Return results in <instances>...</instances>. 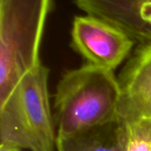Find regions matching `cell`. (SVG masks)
I'll list each match as a JSON object with an SVG mask.
<instances>
[{"label":"cell","mask_w":151,"mask_h":151,"mask_svg":"<svg viewBox=\"0 0 151 151\" xmlns=\"http://www.w3.org/2000/svg\"><path fill=\"white\" fill-rule=\"evenodd\" d=\"M71 36L73 49L85 64L111 71L129 58L136 43L119 28L88 14L74 18Z\"/></svg>","instance_id":"obj_4"},{"label":"cell","mask_w":151,"mask_h":151,"mask_svg":"<svg viewBox=\"0 0 151 151\" xmlns=\"http://www.w3.org/2000/svg\"><path fill=\"white\" fill-rule=\"evenodd\" d=\"M0 151H22V149L10 143L0 142Z\"/></svg>","instance_id":"obj_9"},{"label":"cell","mask_w":151,"mask_h":151,"mask_svg":"<svg viewBox=\"0 0 151 151\" xmlns=\"http://www.w3.org/2000/svg\"><path fill=\"white\" fill-rule=\"evenodd\" d=\"M87 14L126 32L136 43L151 41V0H75Z\"/></svg>","instance_id":"obj_6"},{"label":"cell","mask_w":151,"mask_h":151,"mask_svg":"<svg viewBox=\"0 0 151 151\" xmlns=\"http://www.w3.org/2000/svg\"><path fill=\"white\" fill-rule=\"evenodd\" d=\"M127 123L126 151H151V117Z\"/></svg>","instance_id":"obj_8"},{"label":"cell","mask_w":151,"mask_h":151,"mask_svg":"<svg viewBox=\"0 0 151 151\" xmlns=\"http://www.w3.org/2000/svg\"><path fill=\"white\" fill-rule=\"evenodd\" d=\"M120 87L114 71L84 64L58 83L53 116L57 137H66L119 118Z\"/></svg>","instance_id":"obj_1"},{"label":"cell","mask_w":151,"mask_h":151,"mask_svg":"<svg viewBox=\"0 0 151 151\" xmlns=\"http://www.w3.org/2000/svg\"><path fill=\"white\" fill-rule=\"evenodd\" d=\"M42 62L27 73L0 103V142L30 151H54L57 132Z\"/></svg>","instance_id":"obj_2"},{"label":"cell","mask_w":151,"mask_h":151,"mask_svg":"<svg viewBox=\"0 0 151 151\" xmlns=\"http://www.w3.org/2000/svg\"><path fill=\"white\" fill-rule=\"evenodd\" d=\"M127 123L121 119L66 137H57V151H126Z\"/></svg>","instance_id":"obj_7"},{"label":"cell","mask_w":151,"mask_h":151,"mask_svg":"<svg viewBox=\"0 0 151 151\" xmlns=\"http://www.w3.org/2000/svg\"><path fill=\"white\" fill-rule=\"evenodd\" d=\"M119 118L130 122L151 117V41L139 44L118 77Z\"/></svg>","instance_id":"obj_5"},{"label":"cell","mask_w":151,"mask_h":151,"mask_svg":"<svg viewBox=\"0 0 151 151\" xmlns=\"http://www.w3.org/2000/svg\"><path fill=\"white\" fill-rule=\"evenodd\" d=\"M50 0H0V103L41 63L39 49Z\"/></svg>","instance_id":"obj_3"}]
</instances>
